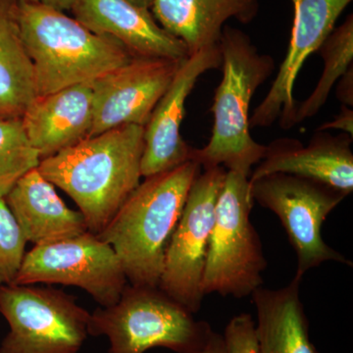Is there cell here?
I'll return each instance as SVG.
<instances>
[{
    "instance_id": "cell-15",
    "label": "cell",
    "mask_w": 353,
    "mask_h": 353,
    "mask_svg": "<svg viewBox=\"0 0 353 353\" xmlns=\"http://www.w3.org/2000/svg\"><path fill=\"white\" fill-rule=\"evenodd\" d=\"M352 137L316 131L307 145L299 139H275L265 148L264 157L250 180L274 173L303 176L328 185L350 196L353 190Z\"/></svg>"
},
{
    "instance_id": "cell-23",
    "label": "cell",
    "mask_w": 353,
    "mask_h": 353,
    "mask_svg": "<svg viewBox=\"0 0 353 353\" xmlns=\"http://www.w3.org/2000/svg\"><path fill=\"white\" fill-rule=\"evenodd\" d=\"M27 243L6 199L0 197V285L12 284L27 253Z\"/></svg>"
},
{
    "instance_id": "cell-19",
    "label": "cell",
    "mask_w": 353,
    "mask_h": 353,
    "mask_svg": "<svg viewBox=\"0 0 353 353\" xmlns=\"http://www.w3.org/2000/svg\"><path fill=\"white\" fill-rule=\"evenodd\" d=\"M303 277L277 290L259 288L252 294L256 309L260 353H319L309 336L301 299Z\"/></svg>"
},
{
    "instance_id": "cell-2",
    "label": "cell",
    "mask_w": 353,
    "mask_h": 353,
    "mask_svg": "<svg viewBox=\"0 0 353 353\" xmlns=\"http://www.w3.org/2000/svg\"><path fill=\"white\" fill-rule=\"evenodd\" d=\"M201 169L189 160L148 176L97 234L117 254L128 284L158 287L172 234Z\"/></svg>"
},
{
    "instance_id": "cell-7",
    "label": "cell",
    "mask_w": 353,
    "mask_h": 353,
    "mask_svg": "<svg viewBox=\"0 0 353 353\" xmlns=\"http://www.w3.org/2000/svg\"><path fill=\"white\" fill-rule=\"evenodd\" d=\"M0 313L9 326L0 353H79L90 313L76 297L39 285H0Z\"/></svg>"
},
{
    "instance_id": "cell-24",
    "label": "cell",
    "mask_w": 353,
    "mask_h": 353,
    "mask_svg": "<svg viewBox=\"0 0 353 353\" xmlns=\"http://www.w3.org/2000/svg\"><path fill=\"white\" fill-rule=\"evenodd\" d=\"M222 340L226 353H260L256 323L248 313L232 318L225 328Z\"/></svg>"
},
{
    "instance_id": "cell-20",
    "label": "cell",
    "mask_w": 353,
    "mask_h": 353,
    "mask_svg": "<svg viewBox=\"0 0 353 353\" xmlns=\"http://www.w3.org/2000/svg\"><path fill=\"white\" fill-rule=\"evenodd\" d=\"M17 0H0V118L21 119L38 97L36 73L18 24Z\"/></svg>"
},
{
    "instance_id": "cell-25",
    "label": "cell",
    "mask_w": 353,
    "mask_h": 353,
    "mask_svg": "<svg viewBox=\"0 0 353 353\" xmlns=\"http://www.w3.org/2000/svg\"><path fill=\"white\" fill-rule=\"evenodd\" d=\"M341 130L345 134H350L353 138V111L348 106L341 105L340 113L331 122L324 123L317 128L316 131H327V130Z\"/></svg>"
},
{
    "instance_id": "cell-12",
    "label": "cell",
    "mask_w": 353,
    "mask_h": 353,
    "mask_svg": "<svg viewBox=\"0 0 353 353\" xmlns=\"http://www.w3.org/2000/svg\"><path fill=\"white\" fill-rule=\"evenodd\" d=\"M294 23L287 54L268 94L250 118V128L271 127L280 120L283 129H290L299 103L294 97L297 76L306 59L333 32L336 20L352 0H290Z\"/></svg>"
},
{
    "instance_id": "cell-10",
    "label": "cell",
    "mask_w": 353,
    "mask_h": 353,
    "mask_svg": "<svg viewBox=\"0 0 353 353\" xmlns=\"http://www.w3.org/2000/svg\"><path fill=\"white\" fill-rule=\"evenodd\" d=\"M224 167L199 174L183 209L166 254L158 288L190 312L201 310L209 241L218 196L226 178Z\"/></svg>"
},
{
    "instance_id": "cell-5",
    "label": "cell",
    "mask_w": 353,
    "mask_h": 353,
    "mask_svg": "<svg viewBox=\"0 0 353 353\" xmlns=\"http://www.w3.org/2000/svg\"><path fill=\"white\" fill-rule=\"evenodd\" d=\"M213 330L158 287L127 285L119 301L90 313L88 334L105 336L109 353H145L164 347L199 353Z\"/></svg>"
},
{
    "instance_id": "cell-18",
    "label": "cell",
    "mask_w": 353,
    "mask_h": 353,
    "mask_svg": "<svg viewBox=\"0 0 353 353\" xmlns=\"http://www.w3.org/2000/svg\"><path fill=\"white\" fill-rule=\"evenodd\" d=\"M150 9L158 24L185 44L190 57L218 44L228 20L252 23L259 0H152Z\"/></svg>"
},
{
    "instance_id": "cell-9",
    "label": "cell",
    "mask_w": 353,
    "mask_h": 353,
    "mask_svg": "<svg viewBox=\"0 0 353 353\" xmlns=\"http://www.w3.org/2000/svg\"><path fill=\"white\" fill-rule=\"evenodd\" d=\"M12 284L73 285L90 294L101 307H108L119 301L128 281L111 245L88 231L34 246L26 253Z\"/></svg>"
},
{
    "instance_id": "cell-4",
    "label": "cell",
    "mask_w": 353,
    "mask_h": 353,
    "mask_svg": "<svg viewBox=\"0 0 353 353\" xmlns=\"http://www.w3.org/2000/svg\"><path fill=\"white\" fill-rule=\"evenodd\" d=\"M16 15L34 64L38 97L92 83L136 58L119 41L52 7L17 1Z\"/></svg>"
},
{
    "instance_id": "cell-13",
    "label": "cell",
    "mask_w": 353,
    "mask_h": 353,
    "mask_svg": "<svg viewBox=\"0 0 353 353\" xmlns=\"http://www.w3.org/2000/svg\"><path fill=\"white\" fill-rule=\"evenodd\" d=\"M221 65L219 44L197 51L181 62L173 81L145 126L141 176L148 178L171 170L190 160L192 148L181 136L185 101L199 77L209 70L219 69Z\"/></svg>"
},
{
    "instance_id": "cell-21",
    "label": "cell",
    "mask_w": 353,
    "mask_h": 353,
    "mask_svg": "<svg viewBox=\"0 0 353 353\" xmlns=\"http://www.w3.org/2000/svg\"><path fill=\"white\" fill-rule=\"evenodd\" d=\"M318 52L324 60V69L319 82L308 99L299 103L294 124L312 118L326 103L334 83L352 66L353 16L350 14L343 25L336 28L320 46Z\"/></svg>"
},
{
    "instance_id": "cell-11",
    "label": "cell",
    "mask_w": 353,
    "mask_h": 353,
    "mask_svg": "<svg viewBox=\"0 0 353 353\" xmlns=\"http://www.w3.org/2000/svg\"><path fill=\"white\" fill-rule=\"evenodd\" d=\"M182 61L137 57L92 81L94 120L88 138L124 125L145 127Z\"/></svg>"
},
{
    "instance_id": "cell-3",
    "label": "cell",
    "mask_w": 353,
    "mask_h": 353,
    "mask_svg": "<svg viewBox=\"0 0 353 353\" xmlns=\"http://www.w3.org/2000/svg\"><path fill=\"white\" fill-rule=\"evenodd\" d=\"M218 44L223 77L211 108L212 134L204 148H192L190 160L203 170L221 166L250 178L253 165L261 161L266 148L250 134V102L273 73L275 61L270 55L261 54L248 34L228 25Z\"/></svg>"
},
{
    "instance_id": "cell-14",
    "label": "cell",
    "mask_w": 353,
    "mask_h": 353,
    "mask_svg": "<svg viewBox=\"0 0 353 353\" xmlns=\"http://www.w3.org/2000/svg\"><path fill=\"white\" fill-rule=\"evenodd\" d=\"M74 18L90 31L119 41L132 57L181 60L187 46L165 31L150 9L127 0H74Z\"/></svg>"
},
{
    "instance_id": "cell-1",
    "label": "cell",
    "mask_w": 353,
    "mask_h": 353,
    "mask_svg": "<svg viewBox=\"0 0 353 353\" xmlns=\"http://www.w3.org/2000/svg\"><path fill=\"white\" fill-rule=\"evenodd\" d=\"M145 127L124 125L39 161L38 170L77 204L90 233L101 234L141 183Z\"/></svg>"
},
{
    "instance_id": "cell-22",
    "label": "cell",
    "mask_w": 353,
    "mask_h": 353,
    "mask_svg": "<svg viewBox=\"0 0 353 353\" xmlns=\"http://www.w3.org/2000/svg\"><path fill=\"white\" fill-rule=\"evenodd\" d=\"M39 161L38 152L26 136L22 120L0 118V197H6Z\"/></svg>"
},
{
    "instance_id": "cell-26",
    "label": "cell",
    "mask_w": 353,
    "mask_h": 353,
    "mask_svg": "<svg viewBox=\"0 0 353 353\" xmlns=\"http://www.w3.org/2000/svg\"><path fill=\"white\" fill-rule=\"evenodd\" d=\"M336 97L343 105L352 108L353 105V69H348L340 80L336 87Z\"/></svg>"
},
{
    "instance_id": "cell-28",
    "label": "cell",
    "mask_w": 353,
    "mask_h": 353,
    "mask_svg": "<svg viewBox=\"0 0 353 353\" xmlns=\"http://www.w3.org/2000/svg\"><path fill=\"white\" fill-rule=\"evenodd\" d=\"M199 353H226L224 343H223L222 336L220 334L213 331L209 338L208 343L205 347L202 348Z\"/></svg>"
},
{
    "instance_id": "cell-6",
    "label": "cell",
    "mask_w": 353,
    "mask_h": 353,
    "mask_svg": "<svg viewBox=\"0 0 353 353\" xmlns=\"http://www.w3.org/2000/svg\"><path fill=\"white\" fill-rule=\"evenodd\" d=\"M250 178L227 171L218 196L204 269V294L243 299L263 285V245L250 221Z\"/></svg>"
},
{
    "instance_id": "cell-29",
    "label": "cell",
    "mask_w": 353,
    "mask_h": 353,
    "mask_svg": "<svg viewBox=\"0 0 353 353\" xmlns=\"http://www.w3.org/2000/svg\"><path fill=\"white\" fill-rule=\"evenodd\" d=\"M131 2L134 6L141 7V8L150 9L152 8V0H127Z\"/></svg>"
},
{
    "instance_id": "cell-8",
    "label": "cell",
    "mask_w": 353,
    "mask_h": 353,
    "mask_svg": "<svg viewBox=\"0 0 353 353\" xmlns=\"http://www.w3.org/2000/svg\"><path fill=\"white\" fill-rule=\"evenodd\" d=\"M253 203L275 213L296 253V275L325 262L350 265L341 253L327 245L322 226L330 213L347 196L341 190L310 179L285 173L269 174L250 180Z\"/></svg>"
},
{
    "instance_id": "cell-16",
    "label": "cell",
    "mask_w": 353,
    "mask_h": 353,
    "mask_svg": "<svg viewBox=\"0 0 353 353\" xmlns=\"http://www.w3.org/2000/svg\"><path fill=\"white\" fill-rule=\"evenodd\" d=\"M39 159L53 157L88 138L94 120L92 83L37 97L21 118Z\"/></svg>"
},
{
    "instance_id": "cell-17",
    "label": "cell",
    "mask_w": 353,
    "mask_h": 353,
    "mask_svg": "<svg viewBox=\"0 0 353 353\" xmlns=\"http://www.w3.org/2000/svg\"><path fill=\"white\" fill-rule=\"evenodd\" d=\"M4 199L26 240L34 246L57 243L88 231L82 213L64 203L55 185L39 173L38 167L25 174Z\"/></svg>"
},
{
    "instance_id": "cell-27",
    "label": "cell",
    "mask_w": 353,
    "mask_h": 353,
    "mask_svg": "<svg viewBox=\"0 0 353 353\" xmlns=\"http://www.w3.org/2000/svg\"><path fill=\"white\" fill-rule=\"evenodd\" d=\"M19 2H28V3L41 4V6L52 7L60 11L71 10L74 0H17Z\"/></svg>"
}]
</instances>
